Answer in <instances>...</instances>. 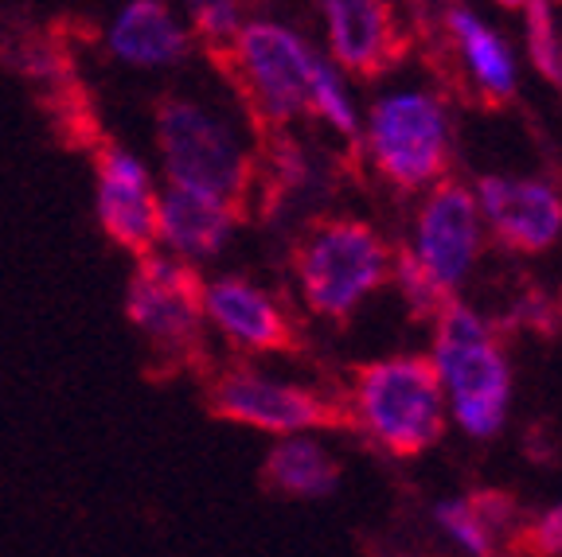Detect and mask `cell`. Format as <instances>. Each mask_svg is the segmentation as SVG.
<instances>
[{
  "mask_svg": "<svg viewBox=\"0 0 562 557\" xmlns=\"http://www.w3.org/2000/svg\"><path fill=\"white\" fill-rule=\"evenodd\" d=\"M125 316L145 340L149 363L145 375L172 383L180 375H207V340H203V277L192 258L137 253V270L125 293Z\"/></svg>",
  "mask_w": 562,
  "mask_h": 557,
  "instance_id": "cell-1",
  "label": "cell"
},
{
  "mask_svg": "<svg viewBox=\"0 0 562 557\" xmlns=\"http://www.w3.org/2000/svg\"><path fill=\"white\" fill-rule=\"evenodd\" d=\"M207 59L220 67L223 82L235 90L258 137L290 129L293 117L308 114L316 59L290 27L266 24V20L246 24L238 27L235 44Z\"/></svg>",
  "mask_w": 562,
  "mask_h": 557,
  "instance_id": "cell-2",
  "label": "cell"
},
{
  "mask_svg": "<svg viewBox=\"0 0 562 557\" xmlns=\"http://www.w3.org/2000/svg\"><path fill=\"white\" fill-rule=\"evenodd\" d=\"M351 410L356 421L391 456H422L446 436L441 375L434 359L395 355L351 366Z\"/></svg>",
  "mask_w": 562,
  "mask_h": 557,
  "instance_id": "cell-3",
  "label": "cell"
},
{
  "mask_svg": "<svg viewBox=\"0 0 562 557\" xmlns=\"http://www.w3.org/2000/svg\"><path fill=\"white\" fill-rule=\"evenodd\" d=\"M157 148L165 157L168 183L220 195L250 218V200L258 192V160L211 110L176 94L160 98Z\"/></svg>",
  "mask_w": 562,
  "mask_h": 557,
  "instance_id": "cell-4",
  "label": "cell"
},
{
  "mask_svg": "<svg viewBox=\"0 0 562 557\" xmlns=\"http://www.w3.org/2000/svg\"><path fill=\"white\" fill-rule=\"evenodd\" d=\"M293 273L305 305L344 323L386 281L391 250L360 218H321L293 246Z\"/></svg>",
  "mask_w": 562,
  "mask_h": 557,
  "instance_id": "cell-5",
  "label": "cell"
},
{
  "mask_svg": "<svg viewBox=\"0 0 562 557\" xmlns=\"http://www.w3.org/2000/svg\"><path fill=\"white\" fill-rule=\"evenodd\" d=\"M434 366L449 386L457 421L473 436H496L512 398V375L492 328L465 305L449 300L434 316Z\"/></svg>",
  "mask_w": 562,
  "mask_h": 557,
  "instance_id": "cell-6",
  "label": "cell"
},
{
  "mask_svg": "<svg viewBox=\"0 0 562 557\" xmlns=\"http://www.w3.org/2000/svg\"><path fill=\"white\" fill-rule=\"evenodd\" d=\"M203 406L211 418L262 433H305V429H360L351 401L325 398L305 386H285L255 371H223L203 386Z\"/></svg>",
  "mask_w": 562,
  "mask_h": 557,
  "instance_id": "cell-7",
  "label": "cell"
},
{
  "mask_svg": "<svg viewBox=\"0 0 562 557\" xmlns=\"http://www.w3.org/2000/svg\"><path fill=\"white\" fill-rule=\"evenodd\" d=\"M368 148L379 175L398 192H418L449 168V125L430 94H391L375 102Z\"/></svg>",
  "mask_w": 562,
  "mask_h": 557,
  "instance_id": "cell-8",
  "label": "cell"
},
{
  "mask_svg": "<svg viewBox=\"0 0 562 557\" xmlns=\"http://www.w3.org/2000/svg\"><path fill=\"white\" fill-rule=\"evenodd\" d=\"M94 180H98V223L122 250L149 253L157 246V192L149 172L122 145L98 137L94 145Z\"/></svg>",
  "mask_w": 562,
  "mask_h": 557,
  "instance_id": "cell-9",
  "label": "cell"
},
{
  "mask_svg": "<svg viewBox=\"0 0 562 557\" xmlns=\"http://www.w3.org/2000/svg\"><path fill=\"white\" fill-rule=\"evenodd\" d=\"M328 20V47L344 70L360 79L391 75L411 55V35L391 0H321Z\"/></svg>",
  "mask_w": 562,
  "mask_h": 557,
  "instance_id": "cell-10",
  "label": "cell"
},
{
  "mask_svg": "<svg viewBox=\"0 0 562 557\" xmlns=\"http://www.w3.org/2000/svg\"><path fill=\"white\" fill-rule=\"evenodd\" d=\"M203 312L215 320V328L235 343L238 351L258 355H301L297 323L273 305V296L250 285L246 277H220L203 285Z\"/></svg>",
  "mask_w": 562,
  "mask_h": 557,
  "instance_id": "cell-11",
  "label": "cell"
},
{
  "mask_svg": "<svg viewBox=\"0 0 562 557\" xmlns=\"http://www.w3.org/2000/svg\"><path fill=\"white\" fill-rule=\"evenodd\" d=\"M476 195L461 180H434L418 215V258L434 273V281L453 288L465 277L476 258Z\"/></svg>",
  "mask_w": 562,
  "mask_h": 557,
  "instance_id": "cell-12",
  "label": "cell"
},
{
  "mask_svg": "<svg viewBox=\"0 0 562 557\" xmlns=\"http://www.w3.org/2000/svg\"><path fill=\"white\" fill-rule=\"evenodd\" d=\"M488 227L496 242L512 253H543L562 235V200L536 180H504V175H484L476 183Z\"/></svg>",
  "mask_w": 562,
  "mask_h": 557,
  "instance_id": "cell-13",
  "label": "cell"
},
{
  "mask_svg": "<svg viewBox=\"0 0 562 557\" xmlns=\"http://www.w3.org/2000/svg\"><path fill=\"white\" fill-rule=\"evenodd\" d=\"M238 223H246V215L220 195L180 187V183H168V192L157 195V238H165L168 250L180 258L220 253Z\"/></svg>",
  "mask_w": 562,
  "mask_h": 557,
  "instance_id": "cell-14",
  "label": "cell"
},
{
  "mask_svg": "<svg viewBox=\"0 0 562 557\" xmlns=\"http://www.w3.org/2000/svg\"><path fill=\"white\" fill-rule=\"evenodd\" d=\"M110 52L137 67H172L188 55V35L165 0H130L110 27Z\"/></svg>",
  "mask_w": 562,
  "mask_h": 557,
  "instance_id": "cell-15",
  "label": "cell"
},
{
  "mask_svg": "<svg viewBox=\"0 0 562 557\" xmlns=\"http://www.w3.org/2000/svg\"><path fill=\"white\" fill-rule=\"evenodd\" d=\"M446 27H449V44L457 47L469 79L476 82L481 105H488V110L508 105L512 94H516V67H512V52L504 47L501 35L465 9L449 12Z\"/></svg>",
  "mask_w": 562,
  "mask_h": 557,
  "instance_id": "cell-16",
  "label": "cell"
},
{
  "mask_svg": "<svg viewBox=\"0 0 562 557\" xmlns=\"http://www.w3.org/2000/svg\"><path fill=\"white\" fill-rule=\"evenodd\" d=\"M258 484L278 499H321L340 484V464L316 441L285 433L258 468Z\"/></svg>",
  "mask_w": 562,
  "mask_h": 557,
  "instance_id": "cell-17",
  "label": "cell"
},
{
  "mask_svg": "<svg viewBox=\"0 0 562 557\" xmlns=\"http://www.w3.org/2000/svg\"><path fill=\"white\" fill-rule=\"evenodd\" d=\"M516 511L512 496L504 491H473L465 499H453V503H441L438 511V523L453 534L457 542L473 554H492L501 531H508V519Z\"/></svg>",
  "mask_w": 562,
  "mask_h": 557,
  "instance_id": "cell-18",
  "label": "cell"
},
{
  "mask_svg": "<svg viewBox=\"0 0 562 557\" xmlns=\"http://www.w3.org/2000/svg\"><path fill=\"white\" fill-rule=\"evenodd\" d=\"M395 281L406 296V308H411L414 320H434L441 308L453 300V288L438 285L434 273L422 265V258L411 246H398L395 250Z\"/></svg>",
  "mask_w": 562,
  "mask_h": 557,
  "instance_id": "cell-19",
  "label": "cell"
},
{
  "mask_svg": "<svg viewBox=\"0 0 562 557\" xmlns=\"http://www.w3.org/2000/svg\"><path fill=\"white\" fill-rule=\"evenodd\" d=\"M308 114L328 122L344 140L356 145L360 129H356V114H351V102L348 94L340 90V79H336V70L328 62L316 59V70H313V87H308Z\"/></svg>",
  "mask_w": 562,
  "mask_h": 557,
  "instance_id": "cell-20",
  "label": "cell"
},
{
  "mask_svg": "<svg viewBox=\"0 0 562 557\" xmlns=\"http://www.w3.org/2000/svg\"><path fill=\"white\" fill-rule=\"evenodd\" d=\"M527 52L531 62L543 75L547 82H562V52L559 39H554V20H551V4L547 0H527Z\"/></svg>",
  "mask_w": 562,
  "mask_h": 557,
  "instance_id": "cell-21",
  "label": "cell"
},
{
  "mask_svg": "<svg viewBox=\"0 0 562 557\" xmlns=\"http://www.w3.org/2000/svg\"><path fill=\"white\" fill-rule=\"evenodd\" d=\"M188 9H192L195 35H200L207 55L235 44L238 27H243L238 24V0H188Z\"/></svg>",
  "mask_w": 562,
  "mask_h": 557,
  "instance_id": "cell-22",
  "label": "cell"
},
{
  "mask_svg": "<svg viewBox=\"0 0 562 557\" xmlns=\"http://www.w3.org/2000/svg\"><path fill=\"white\" fill-rule=\"evenodd\" d=\"M508 549L512 554H562V503L519 526Z\"/></svg>",
  "mask_w": 562,
  "mask_h": 557,
  "instance_id": "cell-23",
  "label": "cell"
},
{
  "mask_svg": "<svg viewBox=\"0 0 562 557\" xmlns=\"http://www.w3.org/2000/svg\"><path fill=\"white\" fill-rule=\"evenodd\" d=\"M496 4H501V9H524L527 0H496Z\"/></svg>",
  "mask_w": 562,
  "mask_h": 557,
  "instance_id": "cell-24",
  "label": "cell"
},
{
  "mask_svg": "<svg viewBox=\"0 0 562 557\" xmlns=\"http://www.w3.org/2000/svg\"><path fill=\"white\" fill-rule=\"evenodd\" d=\"M559 308H562V293H559Z\"/></svg>",
  "mask_w": 562,
  "mask_h": 557,
  "instance_id": "cell-25",
  "label": "cell"
}]
</instances>
